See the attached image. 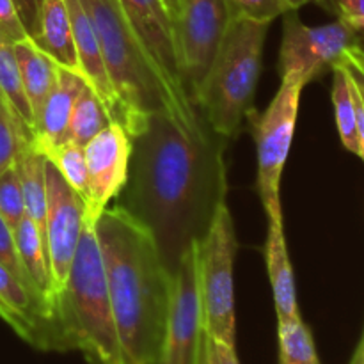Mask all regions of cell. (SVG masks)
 I'll use <instances>...</instances> for the list:
<instances>
[{
	"instance_id": "cell-1",
	"label": "cell",
	"mask_w": 364,
	"mask_h": 364,
	"mask_svg": "<svg viewBox=\"0 0 364 364\" xmlns=\"http://www.w3.org/2000/svg\"><path fill=\"white\" fill-rule=\"evenodd\" d=\"M226 139L188 132L169 112L149 114L132 139L124 208L153 235L171 276L226 203Z\"/></svg>"
},
{
	"instance_id": "cell-2",
	"label": "cell",
	"mask_w": 364,
	"mask_h": 364,
	"mask_svg": "<svg viewBox=\"0 0 364 364\" xmlns=\"http://www.w3.org/2000/svg\"><path fill=\"white\" fill-rule=\"evenodd\" d=\"M123 364H156L162 354L173 276L153 235L124 206L96 220Z\"/></svg>"
},
{
	"instance_id": "cell-3",
	"label": "cell",
	"mask_w": 364,
	"mask_h": 364,
	"mask_svg": "<svg viewBox=\"0 0 364 364\" xmlns=\"http://www.w3.org/2000/svg\"><path fill=\"white\" fill-rule=\"evenodd\" d=\"M96 220L85 212L66 284L55 297V311L70 350L80 352L89 364H123Z\"/></svg>"
},
{
	"instance_id": "cell-4",
	"label": "cell",
	"mask_w": 364,
	"mask_h": 364,
	"mask_svg": "<svg viewBox=\"0 0 364 364\" xmlns=\"http://www.w3.org/2000/svg\"><path fill=\"white\" fill-rule=\"evenodd\" d=\"M270 23L231 18L205 80L192 103L217 135L231 139L251 110Z\"/></svg>"
},
{
	"instance_id": "cell-5",
	"label": "cell",
	"mask_w": 364,
	"mask_h": 364,
	"mask_svg": "<svg viewBox=\"0 0 364 364\" xmlns=\"http://www.w3.org/2000/svg\"><path fill=\"white\" fill-rule=\"evenodd\" d=\"M80 4L96 32L114 89L130 117V137H137L144 130L149 114L169 112L173 116L162 78L119 2L80 0Z\"/></svg>"
},
{
	"instance_id": "cell-6",
	"label": "cell",
	"mask_w": 364,
	"mask_h": 364,
	"mask_svg": "<svg viewBox=\"0 0 364 364\" xmlns=\"http://www.w3.org/2000/svg\"><path fill=\"white\" fill-rule=\"evenodd\" d=\"M237 233L230 208L224 203L210 230L196 244L203 327L215 340L237 345L233 265L237 258Z\"/></svg>"
},
{
	"instance_id": "cell-7",
	"label": "cell",
	"mask_w": 364,
	"mask_h": 364,
	"mask_svg": "<svg viewBox=\"0 0 364 364\" xmlns=\"http://www.w3.org/2000/svg\"><path fill=\"white\" fill-rule=\"evenodd\" d=\"M128 23L141 39L156 73L162 78L173 117L188 132H199L206 127L201 112L192 103L183 84L174 39L173 18L164 0H117Z\"/></svg>"
},
{
	"instance_id": "cell-8",
	"label": "cell",
	"mask_w": 364,
	"mask_h": 364,
	"mask_svg": "<svg viewBox=\"0 0 364 364\" xmlns=\"http://www.w3.org/2000/svg\"><path fill=\"white\" fill-rule=\"evenodd\" d=\"M306 84L301 78H281L276 96L255 121V139L258 149V187L259 199L267 219H281V178L290 155L299 103Z\"/></svg>"
},
{
	"instance_id": "cell-9",
	"label": "cell",
	"mask_w": 364,
	"mask_h": 364,
	"mask_svg": "<svg viewBox=\"0 0 364 364\" xmlns=\"http://www.w3.org/2000/svg\"><path fill=\"white\" fill-rule=\"evenodd\" d=\"M283 39L279 48V77L301 78L306 85L327 68H333L345 50L361 43V34L345 20L309 27L297 11L283 14Z\"/></svg>"
},
{
	"instance_id": "cell-10",
	"label": "cell",
	"mask_w": 364,
	"mask_h": 364,
	"mask_svg": "<svg viewBox=\"0 0 364 364\" xmlns=\"http://www.w3.org/2000/svg\"><path fill=\"white\" fill-rule=\"evenodd\" d=\"M230 21L228 0H180L173 27L180 71L191 98L205 80Z\"/></svg>"
},
{
	"instance_id": "cell-11",
	"label": "cell",
	"mask_w": 364,
	"mask_h": 364,
	"mask_svg": "<svg viewBox=\"0 0 364 364\" xmlns=\"http://www.w3.org/2000/svg\"><path fill=\"white\" fill-rule=\"evenodd\" d=\"M203 309L199 295L196 244L185 252L173 274L162 354L156 364H196L203 341Z\"/></svg>"
},
{
	"instance_id": "cell-12",
	"label": "cell",
	"mask_w": 364,
	"mask_h": 364,
	"mask_svg": "<svg viewBox=\"0 0 364 364\" xmlns=\"http://www.w3.org/2000/svg\"><path fill=\"white\" fill-rule=\"evenodd\" d=\"M84 217V198L78 196L46 160L45 242L55 297L66 284L71 262L80 242Z\"/></svg>"
},
{
	"instance_id": "cell-13",
	"label": "cell",
	"mask_w": 364,
	"mask_h": 364,
	"mask_svg": "<svg viewBox=\"0 0 364 364\" xmlns=\"http://www.w3.org/2000/svg\"><path fill=\"white\" fill-rule=\"evenodd\" d=\"M0 318L31 347L43 352H68L57 313L0 262Z\"/></svg>"
},
{
	"instance_id": "cell-14",
	"label": "cell",
	"mask_w": 364,
	"mask_h": 364,
	"mask_svg": "<svg viewBox=\"0 0 364 364\" xmlns=\"http://www.w3.org/2000/svg\"><path fill=\"white\" fill-rule=\"evenodd\" d=\"M84 155L87 166L85 212L98 219L127 185L132 137L121 124L110 123L84 146Z\"/></svg>"
},
{
	"instance_id": "cell-15",
	"label": "cell",
	"mask_w": 364,
	"mask_h": 364,
	"mask_svg": "<svg viewBox=\"0 0 364 364\" xmlns=\"http://www.w3.org/2000/svg\"><path fill=\"white\" fill-rule=\"evenodd\" d=\"M66 6L68 11H70L71 27H73L75 48H77L80 75L91 85L100 102L103 103L110 121L121 124L130 135V117H128L127 109L121 103L112 80H110L109 70H107L105 59H103L102 48H100L98 38H96L91 20H89L80 0H66Z\"/></svg>"
},
{
	"instance_id": "cell-16",
	"label": "cell",
	"mask_w": 364,
	"mask_h": 364,
	"mask_svg": "<svg viewBox=\"0 0 364 364\" xmlns=\"http://www.w3.org/2000/svg\"><path fill=\"white\" fill-rule=\"evenodd\" d=\"M85 84V78L77 71L57 68L55 84L34 119V137L39 151L68 141L71 112Z\"/></svg>"
},
{
	"instance_id": "cell-17",
	"label": "cell",
	"mask_w": 364,
	"mask_h": 364,
	"mask_svg": "<svg viewBox=\"0 0 364 364\" xmlns=\"http://www.w3.org/2000/svg\"><path fill=\"white\" fill-rule=\"evenodd\" d=\"M267 220H269V230L265 240V263L272 284L277 322H291L301 318V313H299L294 270H291L287 238H284L283 217Z\"/></svg>"
},
{
	"instance_id": "cell-18",
	"label": "cell",
	"mask_w": 364,
	"mask_h": 364,
	"mask_svg": "<svg viewBox=\"0 0 364 364\" xmlns=\"http://www.w3.org/2000/svg\"><path fill=\"white\" fill-rule=\"evenodd\" d=\"M34 41L59 66L80 73L66 0H43L39 32Z\"/></svg>"
},
{
	"instance_id": "cell-19",
	"label": "cell",
	"mask_w": 364,
	"mask_h": 364,
	"mask_svg": "<svg viewBox=\"0 0 364 364\" xmlns=\"http://www.w3.org/2000/svg\"><path fill=\"white\" fill-rule=\"evenodd\" d=\"M13 233L18 258H20L21 267L27 274L28 283L34 288L36 294L45 301V304L55 311V294H53L52 272H50L45 237L27 215L14 228Z\"/></svg>"
},
{
	"instance_id": "cell-20",
	"label": "cell",
	"mask_w": 364,
	"mask_h": 364,
	"mask_svg": "<svg viewBox=\"0 0 364 364\" xmlns=\"http://www.w3.org/2000/svg\"><path fill=\"white\" fill-rule=\"evenodd\" d=\"M14 53H16L18 70H20L21 87L31 107L32 117L36 119L46 96L50 95L55 84L59 64L48 53L43 52L36 45L34 39L28 36L14 43Z\"/></svg>"
},
{
	"instance_id": "cell-21",
	"label": "cell",
	"mask_w": 364,
	"mask_h": 364,
	"mask_svg": "<svg viewBox=\"0 0 364 364\" xmlns=\"http://www.w3.org/2000/svg\"><path fill=\"white\" fill-rule=\"evenodd\" d=\"M21 192L25 201V215L39 228L45 237L46 223V156L36 146V141L25 148L16 162Z\"/></svg>"
},
{
	"instance_id": "cell-22",
	"label": "cell",
	"mask_w": 364,
	"mask_h": 364,
	"mask_svg": "<svg viewBox=\"0 0 364 364\" xmlns=\"http://www.w3.org/2000/svg\"><path fill=\"white\" fill-rule=\"evenodd\" d=\"M34 141V130L0 89V174L13 167Z\"/></svg>"
},
{
	"instance_id": "cell-23",
	"label": "cell",
	"mask_w": 364,
	"mask_h": 364,
	"mask_svg": "<svg viewBox=\"0 0 364 364\" xmlns=\"http://www.w3.org/2000/svg\"><path fill=\"white\" fill-rule=\"evenodd\" d=\"M331 70H333V105L338 134H340L343 148L359 156L361 146H359L358 124H355V105L350 78L340 60Z\"/></svg>"
},
{
	"instance_id": "cell-24",
	"label": "cell",
	"mask_w": 364,
	"mask_h": 364,
	"mask_svg": "<svg viewBox=\"0 0 364 364\" xmlns=\"http://www.w3.org/2000/svg\"><path fill=\"white\" fill-rule=\"evenodd\" d=\"M112 121H110L103 103L100 102L91 85L85 84V87L82 89L77 102H75L73 112H71L68 141L84 148L92 137H96Z\"/></svg>"
},
{
	"instance_id": "cell-25",
	"label": "cell",
	"mask_w": 364,
	"mask_h": 364,
	"mask_svg": "<svg viewBox=\"0 0 364 364\" xmlns=\"http://www.w3.org/2000/svg\"><path fill=\"white\" fill-rule=\"evenodd\" d=\"M279 364H320L311 331L302 318L277 322Z\"/></svg>"
},
{
	"instance_id": "cell-26",
	"label": "cell",
	"mask_w": 364,
	"mask_h": 364,
	"mask_svg": "<svg viewBox=\"0 0 364 364\" xmlns=\"http://www.w3.org/2000/svg\"><path fill=\"white\" fill-rule=\"evenodd\" d=\"M41 153L55 167L64 181L87 203V166H85L84 148L66 141Z\"/></svg>"
},
{
	"instance_id": "cell-27",
	"label": "cell",
	"mask_w": 364,
	"mask_h": 364,
	"mask_svg": "<svg viewBox=\"0 0 364 364\" xmlns=\"http://www.w3.org/2000/svg\"><path fill=\"white\" fill-rule=\"evenodd\" d=\"M0 89L6 92L7 98L14 103V107L23 116L28 127L34 130V117H32L31 107H28L23 87H21L20 70H18L16 53H14V43L2 31H0Z\"/></svg>"
},
{
	"instance_id": "cell-28",
	"label": "cell",
	"mask_w": 364,
	"mask_h": 364,
	"mask_svg": "<svg viewBox=\"0 0 364 364\" xmlns=\"http://www.w3.org/2000/svg\"><path fill=\"white\" fill-rule=\"evenodd\" d=\"M318 0H228L231 18H247L272 23L277 16L301 9L302 6Z\"/></svg>"
},
{
	"instance_id": "cell-29",
	"label": "cell",
	"mask_w": 364,
	"mask_h": 364,
	"mask_svg": "<svg viewBox=\"0 0 364 364\" xmlns=\"http://www.w3.org/2000/svg\"><path fill=\"white\" fill-rule=\"evenodd\" d=\"M0 215L13 231L25 219V201L16 164L0 174Z\"/></svg>"
},
{
	"instance_id": "cell-30",
	"label": "cell",
	"mask_w": 364,
	"mask_h": 364,
	"mask_svg": "<svg viewBox=\"0 0 364 364\" xmlns=\"http://www.w3.org/2000/svg\"><path fill=\"white\" fill-rule=\"evenodd\" d=\"M198 364H240V361H238L237 348L233 345L215 340L205 331Z\"/></svg>"
},
{
	"instance_id": "cell-31",
	"label": "cell",
	"mask_w": 364,
	"mask_h": 364,
	"mask_svg": "<svg viewBox=\"0 0 364 364\" xmlns=\"http://www.w3.org/2000/svg\"><path fill=\"white\" fill-rule=\"evenodd\" d=\"M0 262H2L4 265L11 270V272L16 274V276L20 277V279L23 281L27 287H31V283H28V279H27V274H25L23 267H21V263H20V258H18L13 230L7 226V223L2 219V215H0ZM32 290H34V288H32Z\"/></svg>"
},
{
	"instance_id": "cell-32",
	"label": "cell",
	"mask_w": 364,
	"mask_h": 364,
	"mask_svg": "<svg viewBox=\"0 0 364 364\" xmlns=\"http://www.w3.org/2000/svg\"><path fill=\"white\" fill-rule=\"evenodd\" d=\"M0 31L13 43L20 41V39L28 36L23 23H21V18L18 14L14 0H0Z\"/></svg>"
},
{
	"instance_id": "cell-33",
	"label": "cell",
	"mask_w": 364,
	"mask_h": 364,
	"mask_svg": "<svg viewBox=\"0 0 364 364\" xmlns=\"http://www.w3.org/2000/svg\"><path fill=\"white\" fill-rule=\"evenodd\" d=\"M18 14L21 18L28 38L34 39L39 32V14H41L43 0H14Z\"/></svg>"
},
{
	"instance_id": "cell-34",
	"label": "cell",
	"mask_w": 364,
	"mask_h": 364,
	"mask_svg": "<svg viewBox=\"0 0 364 364\" xmlns=\"http://www.w3.org/2000/svg\"><path fill=\"white\" fill-rule=\"evenodd\" d=\"M320 4L333 9L345 21L364 16V0H320Z\"/></svg>"
},
{
	"instance_id": "cell-35",
	"label": "cell",
	"mask_w": 364,
	"mask_h": 364,
	"mask_svg": "<svg viewBox=\"0 0 364 364\" xmlns=\"http://www.w3.org/2000/svg\"><path fill=\"white\" fill-rule=\"evenodd\" d=\"M340 63L343 64L345 70L348 71V77H350L352 84H354V87L358 89L359 96H361V100H363V103H364V71L361 70V68L355 66L354 63H350V60H348V59H345L343 55H341Z\"/></svg>"
},
{
	"instance_id": "cell-36",
	"label": "cell",
	"mask_w": 364,
	"mask_h": 364,
	"mask_svg": "<svg viewBox=\"0 0 364 364\" xmlns=\"http://www.w3.org/2000/svg\"><path fill=\"white\" fill-rule=\"evenodd\" d=\"M343 57H345V59L350 60V63H354L355 66L361 68V70L364 71V46H363V43H359V45H354V46H350L348 50H345Z\"/></svg>"
},
{
	"instance_id": "cell-37",
	"label": "cell",
	"mask_w": 364,
	"mask_h": 364,
	"mask_svg": "<svg viewBox=\"0 0 364 364\" xmlns=\"http://www.w3.org/2000/svg\"><path fill=\"white\" fill-rule=\"evenodd\" d=\"M350 364H364V350H363V343L358 345V348H355L354 355H352L350 359Z\"/></svg>"
},
{
	"instance_id": "cell-38",
	"label": "cell",
	"mask_w": 364,
	"mask_h": 364,
	"mask_svg": "<svg viewBox=\"0 0 364 364\" xmlns=\"http://www.w3.org/2000/svg\"><path fill=\"white\" fill-rule=\"evenodd\" d=\"M347 23L350 25L354 31H358L359 34H364V16L361 18H354V20H347Z\"/></svg>"
},
{
	"instance_id": "cell-39",
	"label": "cell",
	"mask_w": 364,
	"mask_h": 364,
	"mask_svg": "<svg viewBox=\"0 0 364 364\" xmlns=\"http://www.w3.org/2000/svg\"><path fill=\"white\" fill-rule=\"evenodd\" d=\"M164 2H166L171 18L174 20V16H176V13H178V7H180V0H164Z\"/></svg>"
},
{
	"instance_id": "cell-40",
	"label": "cell",
	"mask_w": 364,
	"mask_h": 364,
	"mask_svg": "<svg viewBox=\"0 0 364 364\" xmlns=\"http://www.w3.org/2000/svg\"><path fill=\"white\" fill-rule=\"evenodd\" d=\"M361 343H363V350H364V338L361 340Z\"/></svg>"
},
{
	"instance_id": "cell-41",
	"label": "cell",
	"mask_w": 364,
	"mask_h": 364,
	"mask_svg": "<svg viewBox=\"0 0 364 364\" xmlns=\"http://www.w3.org/2000/svg\"><path fill=\"white\" fill-rule=\"evenodd\" d=\"M316 4H320V0H318V2H316Z\"/></svg>"
},
{
	"instance_id": "cell-42",
	"label": "cell",
	"mask_w": 364,
	"mask_h": 364,
	"mask_svg": "<svg viewBox=\"0 0 364 364\" xmlns=\"http://www.w3.org/2000/svg\"><path fill=\"white\" fill-rule=\"evenodd\" d=\"M198 359H199V358H198ZM196 364H198V363H196Z\"/></svg>"
}]
</instances>
